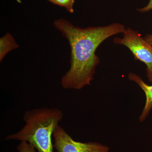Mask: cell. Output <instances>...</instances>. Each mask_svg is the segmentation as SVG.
I'll use <instances>...</instances> for the list:
<instances>
[{
  "mask_svg": "<svg viewBox=\"0 0 152 152\" xmlns=\"http://www.w3.org/2000/svg\"><path fill=\"white\" fill-rule=\"evenodd\" d=\"M152 10V0H150L147 6L142 8L138 9L137 10L140 12L144 13L149 12Z\"/></svg>",
  "mask_w": 152,
  "mask_h": 152,
  "instance_id": "9c48e42d",
  "label": "cell"
},
{
  "mask_svg": "<svg viewBox=\"0 0 152 152\" xmlns=\"http://www.w3.org/2000/svg\"><path fill=\"white\" fill-rule=\"evenodd\" d=\"M113 42L115 44L126 47L135 59L146 65L147 78L152 83V47L141 35L137 31L128 28L123 33L122 38H114Z\"/></svg>",
  "mask_w": 152,
  "mask_h": 152,
  "instance_id": "3957f363",
  "label": "cell"
},
{
  "mask_svg": "<svg viewBox=\"0 0 152 152\" xmlns=\"http://www.w3.org/2000/svg\"><path fill=\"white\" fill-rule=\"evenodd\" d=\"M55 4L65 8L71 13L74 12V5L75 0H48Z\"/></svg>",
  "mask_w": 152,
  "mask_h": 152,
  "instance_id": "52a82bcc",
  "label": "cell"
},
{
  "mask_svg": "<svg viewBox=\"0 0 152 152\" xmlns=\"http://www.w3.org/2000/svg\"><path fill=\"white\" fill-rule=\"evenodd\" d=\"M128 78L129 80L135 82L138 85L145 95V104L139 117L140 121L142 122L146 119L152 109V85L149 86L147 84L140 76L133 73H130L128 75Z\"/></svg>",
  "mask_w": 152,
  "mask_h": 152,
  "instance_id": "5b68a950",
  "label": "cell"
},
{
  "mask_svg": "<svg viewBox=\"0 0 152 152\" xmlns=\"http://www.w3.org/2000/svg\"><path fill=\"white\" fill-rule=\"evenodd\" d=\"M19 45L10 33H7L0 39V61H1L6 55Z\"/></svg>",
  "mask_w": 152,
  "mask_h": 152,
  "instance_id": "8992f818",
  "label": "cell"
},
{
  "mask_svg": "<svg viewBox=\"0 0 152 152\" xmlns=\"http://www.w3.org/2000/svg\"><path fill=\"white\" fill-rule=\"evenodd\" d=\"M54 147L57 152H108L109 148L96 142L75 141L62 127L58 125L53 133Z\"/></svg>",
  "mask_w": 152,
  "mask_h": 152,
  "instance_id": "277c9868",
  "label": "cell"
},
{
  "mask_svg": "<svg viewBox=\"0 0 152 152\" xmlns=\"http://www.w3.org/2000/svg\"><path fill=\"white\" fill-rule=\"evenodd\" d=\"M53 24L70 46V68L61 81L62 86L66 89L80 90L91 85L96 68L100 62L96 53L98 47L107 39L123 34L126 30L120 23L81 28L63 18L55 20Z\"/></svg>",
  "mask_w": 152,
  "mask_h": 152,
  "instance_id": "6da1fadb",
  "label": "cell"
},
{
  "mask_svg": "<svg viewBox=\"0 0 152 152\" xmlns=\"http://www.w3.org/2000/svg\"><path fill=\"white\" fill-rule=\"evenodd\" d=\"M63 116V112L57 108L28 110L23 116L26 123L23 127L5 139L27 142L37 152H53L52 136Z\"/></svg>",
  "mask_w": 152,
  "mask_h": 152,
  "instance_id": "7a4b0ae2",
  "label": "cell"
},
{
  "mask_svg": "<svg viewBox=\"0 0 152 152\" xmlns=\"http://www.w3.org/2000/svg\"><path fill=\"white\" fill-rule=\"evenodd\" d=\"M144 39L152 47V34H147Z\"/></svg>",
  "mask_w": 152,
  "mask_h": 152,
  "instance_id": "30bf717a",
  "label": "cell"
},
{
  "mask_svg": "<svg viewBox=\"0 0 152 152\" xmlns=\"http://www.w3.org/2000/svg\"><path fill=\"white\" fill-rule=\"evenodd\" d=\"M17 149L18 152H37L34 147L26 142H21Z\"/></svg>",
  "mask_w": 152,
  "mask_h": 152,
  "instance_id": "ba28073f",
  "label": "cell"
}]
</instances>
